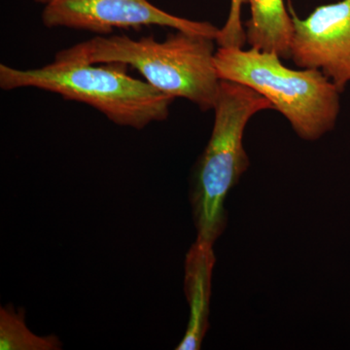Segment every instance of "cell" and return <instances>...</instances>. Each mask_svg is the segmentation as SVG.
<instances>
[{"label": "cell", "instance_id": "obj_1", "mask_svg": "<svg viewBox=\"0 0 350 350\" xmlns=\"http://www.w3.org/2000/svg\"><path fill=\"white\" fill-rule=\"evenodd\" d=\"M215 42L214 38L181 31L163 41L152 36L139 39L96 36L59 51L55 61L126 64L158 91L185 98L206 112L215 107L221 83L215 66Z\"/></svg>", "mask_w": 350, "mask_h": 350}, {"label": "cell", "instance_id": "obj_2", "mask_svg": "<svg viewBox=\"0 0 350 350\" xmlns=\"http://www.w3.org/2000/svg\"><path fill=\"white\" fill-rule=\"evenodd\" d=\"M128 68L120 63L54 61L24 70L1 64L0 88L4 91L33 88L57 94L64 100L94 107L116 125L135 130L167 120L174 98L128 75Z\"/></svg>", "mask_w": 350, "mask_h": 350}, {"label": "cell", "instance_id": "obj_3", "mask_svg": "<svg viewBox=\"0 0 350 350\" xmlns=\"http://www.w3.org/2000/svg\"><path fill=\"white\" fill-rule=\"evenodd\" d=\"M275 109L262 94L239 83L221 80L213 133L193 170L190 202L197 241L213 244L227 225L225 200L250 167L243 133L257 113Z\"/></svg>", "mask_w": 350, "mask_h": 350}, {"label": "cell", "instance_id": "obj_4", "mask_svg": "<svg viewBox=\"0 0 350 350\" xmlns=\"http://www.w3.org/2000/svg\"><path fill=\"white\" fill-rule=\"evenodd\" d=\"M275 53L219 47L215 66L221 80L239 83L262 94L305 140L319 139L335 128L340 94L319 69L295 70Z\"/></svg>", "mask_w": 350, "mask_h": 350}, {"label": "cell", "instance_id": "obj_5", "mask_svg": "<svg viewBox=\"0 0 350 350\" xmlns=\"http://www.w3.org/2000/svg\"><path fill=\"white\" fill-rule=\"evenodd\" d=\"M41 20L48 29H70L109 36L117 29L165 27L217 38L220 29L207 22L177 17L149 0H54L44 6Z\"/></svg>", "mask_w": 350, "mask_h": 350}, {"label": "cell", "instance_id": "obj_6", "mask_svg": "<svg viewBox=\"0 0 350 350\" xmlns=\"http://www.w3.org/2000/svg\"><path fill=\"white\" fill-rule=\"evenodd\" d=\"M291 16L290 59L300 68L319 69L344 92L350 83V0L317 7L305 19Z\"/></svg>", "mask_w": 350, "mask_h": 350}, {"label": "cell", "instance_id": "obj_7", "mask_svg": "<svg viewBox=\"0 0 350 350\" xmlns=\"http://www.w3.org/2000/svg\"><path fill=\"white\" fill-rule=\"evenodd\" d=\"M216 262L213 245L197 241L191 246L185 261L184 290L190 308L185 335L177 350H198L208 330L211 280Z\"/></svg>", "mask_w": 350, "mask_h": 350}, {"label": "cell", "instance_id": "obj_8", "mask_svg": "<svg viewBox=\"0 0 350 350\" xmlns=\"http://www.w3.org/2000/svg\"><path fill=\"white\" fill-rule=\"evenodd\" d=\"M251 17L246 22V43L250 48L290 59L294 25L284 0H247Z\"/></svg>", "mask_w": 350, "mask_h": 350}, {"label": "cell", "instance_id": "obj_9", "mask_svg": "<svg viewBox=\"0 0 350 350\" xmlns=\"http://www.w3.org/2000/svg\"><path fill=\"white\" fill-rule=\"evenodd\" d=\"M62 347L57 336H38L29 330L24 308L12 305L0 308V349L59 350Z\"/></svg>", "mask_w": 350, "mask_h": 350}, {"label": "cell", "instance_id": "obj_10", "mask_svg": "<svg viewBox=\"0 0 350 350\" xmlns=\"http://www.w3.org/2000/svg\"><path fill=\"white\" fill-rule=\"evenodd\" d=\"M245 3L247 0H231L229 16L215 40L219 47L243 48L245 45V29L241 22V7Z\"/></svg>", "mask_w": 350, "mask_h": 350}, {"label": "cell", "instance_id": "obj_11", "mask_svg": "<svg viewBox=\"0 0 350 350\" xmlns=\"http://www.w3.org/2000/svg\"><path fill=\"white\" fill-rule=\"evenodd\" d=\"M52 1H54V0H34V2L43 6L47 5V4L51 3Z\"/></svg>", "mask_w": 350, "mask_h": 350}]
</instances>
